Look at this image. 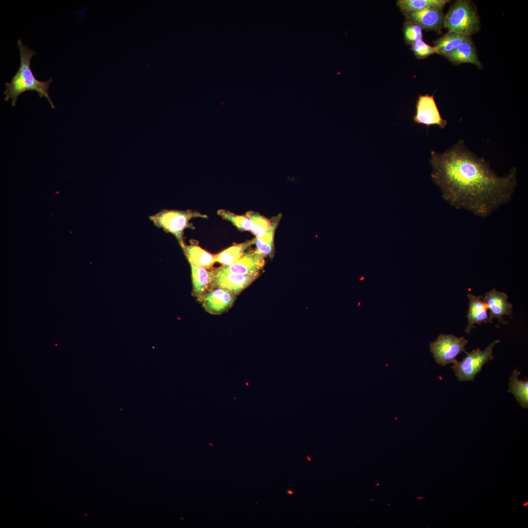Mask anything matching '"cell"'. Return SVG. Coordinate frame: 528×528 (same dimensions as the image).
Returning a JSON list of instances; mask_svg holds the SVG:
<instances>
[{
    "mask_svg": "<svg viewBox=\"0 0 528 528\" xmlns=\"http://www.w3.org/2000/svg\"><path fill=\"white\" fill-rule=\"evenodd\" d=\"M282 215H278L271 220V224L268 230L262 237L256 238L255 243L257 250L264 257L272 258L274 254V237L276 229L279 223Z\"/></svg>",
    "mask_w": 528,
    "mask_h": 528,
    "instance_id": "obj_16",
    "label": "cell"
},
{
    "mask_svg": "<svg viewBox=\"0 0 528 528\" xmlns=\"http://www.w3.org/2000/svg\"><path fill=\"white\" fill-rule=\"evenodd\" d=\"M468 342L463 337L440 334L435 341L431 343L430 349L436 362L445 366L458 361V355L465 352V346Z\"/></svg>",
    "mask_w": 528,
    "mask_h": 528,
    "instance_id": "obj_6",
    "label": "cell"
},
{
    "mask_svg": "<svg viewBox=\"0 0 528 528\" xmlns=\"http://www.w3.org/2000/svg\"><path fill=\"white\" fill-rule=\"evenodd\" d=\"M432 179L444 200L455 209L486 218L512 198L517 185L516 167L504 176L459 140L442 153L431 152Z\"/></svg>",
    "mask_w": 528,
    "mask_h": 528,
    "instance_id": "obj_1",
    "label": "cell"
},
{
    "mask_svg": "<svg viewBox=\"0 0 528 528\" xmlns=\"http://www.w3.org/2000/svg\"><path fill=\"white\" fill-rule=\"evenodd\" d=\"M422 28L418 24L412 22L407 21L403 28L404 36L407 44L414 43L422 40Z\"/></svg>",
    "mask_w": 528,
    "mask_h": 528,
    "instance_id": "obj_24",
    "label": "cell"
},
{
    "mask_svg": "<svg viewBox=\"0 0 528 528\" xmlns=\"http://www.w3.org/2000/svg\"><path fill=\"white\" fill-rule=\"evenodd\" d=\"M307 460H308V461H311V460H310V458H309V456L308 455V456H307Z\"/></svg>",
    "mask_w": 528,
    "mask_h": 528,
    "instance_id": "obj_27",
    "label": "cell"
},
{
    "mask_svg": "<svg viewBox=\"0 0 528 528\" xmlns=\"http://www.w3.org/2000/svg\"><path fill=\"white\" fill-rule=\"evenodd\" d=\"M245 215L252 221V227L251 231L256 238L263 236L271 226V220L258 213L250 211L247 212Z\"/></svg>",
    "mask_w": 528,
    "mask_h": 528,
    "instance_id": "obj_22",
    "label": "cell"
},
{
    "mask_svg": "<svg viewBox=\"0 0 528 528\" xmlns=\"http://www.w3.org/2000/svg\"><path fill=\"white\" fill-rule=\"evenodd\" d=\"M189 262L204 267L210 268L217 262L216 255H213L201 248L196 242L185 244L182 248Z\"/></svg>",
    "mask_w": 528,
    "mask_h": 528,
    "instance_id": "obj_15",
    "label": "cell"
},
{
    "mask_svg": "<svg viewBox=\"0 0 528 528\" xmlns=\"http://www.w3.org/2000/svg\"><path fill=\"white\" fill-rule=\"evenodd\" d=\"M446 0H399L397 5L404 15L429 7L442 9L448 2Z\"/></svg>",
    "mask_w": 528,
    "mask_h": 528,
    "instance_id": "obj_21",
    "label": "cell"
},
{
    "mask_svg": "<svg viewBox=\"0 0 528 528\" xmlns=\"http://www.w3.org/2000/svg\"><path fill=\"white\" fill-rule=\"evenodd\" d=\"M469 40L468 36L454 31H449L435 42L438 53L445 56Z\"/></svg>",
    "mask_w": 528,
    "mask_h": 528,
    "instance_id": "obj_18",
    "label": "cell"
},
{
    "mask_svg": "<svg viewBox=\"0 0 528 528\" xmlns=\"http://www.w3.org/2000/svg\"><path fill=\"white\" fill-rule=\"evenodd\" d=\"M499 342V340L494 341L484 351L478 348L470 352L465 351V356L461 361H458L451 366L458 380L473 381L477 374L481 372L483 365L493 359V349Z\"/></svg>",
    "mask_w": 528,
    "mask_h": 528,
    "instance_id": "obj_5",
    "label": "cell"
},
{
    "mask_svg": "<svg viewBox=\"0 0 528 528\" xmlns=\"http://www.w3.org/2000/svg\"><path fill=\"white\" fill-rule=\"evenodd\" d=\"M467 296L469 303L467 315L468 325L465 331L469 333L475 328V324L481 325L482 323L492 322L490 320L487 305L483 301V295L475 296L468 293Z\"/></svg>",
    "mask_w": 528,
    "mask_h": 528,
    "instance_id": "obj_12",
    "label": "cell"
},
{
    "mask_svg": "<svg viewBox=\"0 0 528 528\" xmlns=\"http://www.w3.org/2000/svg\"><path fill=\"white\" fill-rule=\"evenodd\" d=\"M446 57L454 63H469L478 66H481L474 47L469 40L460 44Z\"/></svg>",
    "mask_w": 528,
    "mask_h": 528,
    "instance_id": "obj_19",
    "label": "cell"
},
{
    "mask_svg": "<svg viewBox=\"0 0 528 528\" xmlns=\"http://www.w3.org/2000/svg\"><path fill=\"white\" fill-rule=\"evenodd\" d=\"M17 45L20 54V66L11 82L5 84L6 89L3 92L4 100L8 101L11 99V105L15 106L19 96L22 93L28 90H34L38 92L40 98L44 97L51 108L54 109L55 106L48 93L52 78L43 82L37 79L30 68L31 59L36 52L24 45L20 39H18Z\"/></svg>",
    "mask_w": 528,
    "mask_h": 528,
    "instance_id": "obj_2",
    "label": "cell"
},
{
    "mask_svg": "<svg viewBox=\"0 0 528 528\" xmlns=\"http://www.w3.org/2000/svg\"><path fill=\"white\" fill-rule=\"evenodd\" d=\"M483 301L489 310V316L491 321L493 318H497L498 326L501 322L504 325L507 324L503 319V316L506 315L511 317L513 314V305L508 301L506 294L493 289L485 293L483 297Z\"/></svg>",
    "mask_w": 528,
    "mask_h": 528,
    "instance_id": "obj_11",
    "label": "cell"
},
{
    "mask_svg": "<svg viewBox=\"0 0 528 528\" xmlns=\"http://www.w3.org/2000/svg\"><path fill=\"white\" fill-rule=\"evenodd\" d=\"M422 498H423V497H420V498H418L417 499H422Z\"/></svg>",
    "mask_w": 528,
    "mask_h": 528,
    "instance_id": "obj_29",
    "label": "cell"
},
{
    "mask_svg": "<svg viewBox=\"0 0 528 528\" xmlns=\"http://www.w3.org/2000/svg\"><path fill=\"white\" fill-rule=\"evenodd\" d=\"M412 50L418 58H424L434 54L438 53L436 48L431 46L422 40L412 44Z\"/></svg>",
    "mask_w": 528,
    "mask_h": 528,
    "instance_id": "obj_25",
    "label": "cell"
},
{
    "mask_svg": "<svg viewBox=\"0 0 528 528\" xmlns=\"http://www.w3.org/2000/svg\"><path fill=\"white\" fill-rule=\"evenodd\" d=\"M218 214L223 219L232 222L239 229L242 231H251L252 221L246 215H237L228 210L223 209L218 210Z\"/></svg>",
    "mask_w": 528,
    "mask_h": 528,
    "instance_id": "obj_23",
    "label": "cell"
},
{
    "mask_svg": "<svg viewBox=\"0 0 528 528\" xmlns=\"http://www.w3.org/2000/svg\"><path fill=\"white\" fill-rule=\"evenodd\" d=\"M198 217L207 218V216L191 210L163 209L151 216L149 219L155 226L173 234L182 249L185 244L183 241L184 231L186 228L194 229L189 220Z\"/></svg>",
    "mask_w": 528,
    "mask_h": 528,
    "instance_id": "obj_3",
    "label": "cell"
},
{
    "mask_svg": "<svg viewBox=\"0 0 528 528\" xmlns=\"http://www.w3.org/2000/svg\"><path fill=\"white\" fill-rule=\"evenodd\" d=\"M415 123L426 126L438 125L443 129L447 121L443 119L434 98V95H420L417 101L416 113L413 116Z\"/></svg>",
    "mask_w": 528,
    "mask_h": 528,
    "instance_id": "obj_7",
    "label": "cell"
},
{
    "mask_svg": "<svg viewBox=\"0 0 528 528\" xmlns=\"http://www.w3.org/2000/svg\"><path fill=\"white\" fill-rule=\"evenodd\" d=\"M520 374L521 372L517 369L513 371L509 376L508 392L514 395L522 407L527 409L528 407V381L527 377L524 381L519 380L518 377Z\"/></svg>",
    "mask_w": 528,
    "mask_h": 528,
    "instance_id": "obj_17",
    "label": "cell"
},
{
    "mask_svg": "<svg viewBox=\"0 0 528 528\" xmlns=\"http://www.w3.org/2000/svg\"><path fill=\"white\" fill-rule=\"evenodd\" d=\"M189 263L191 269L192 293L198 299L210 289L213 280V270L208 271L204 267Z\"/></svg>",
    "mask_w": 528,
    "mask_h": 528,
    "instance_id": "obj_14",
    "label": "cell"
},
{
    "mask_svg": "<svg viewBox=\"0 0 528 528\" xmlns=\"http://www.w3.org/2000/svg\"><path fill=\"white\" fill-rule=\"evenodd\" d=\"M443 24L449 31L469 36L478 29L479 20L469 2L459 0L445 16Z\"/></svg>",
    "mask_w": 528,
    "mask_h": 528,
    "instance_id": "obj_4",
    "label": "cell"
},
{
    "mask_svg": "<svg viewBox=\"0 0 528 528\" xmlns=\"http://www.w3.org/2000/svg\"><path fill=\"white\" fill-rule=\"evenodd\" d=\"M212 270L213 280L209 290L223 288L233 291L236 295L240 294L257 278L229 272L222 266Z\"/></svg>",
    "mask_w": 528,
    "mask_h": 528,
    "instance_id": "obj_8",
    "label": "cell"
},
{
    "mask_svg": "<svg viewBox=\"0 0 528 528\" xmlns=\"http://www.w3.org/2000/svg\"><path fill=\"white\" fill-rule=\"evenodd\" d=\"M528 502H526V503H525L523 505V506H528Z\"/></svg>",
    "mask_w": 528,
    "mask_h": 528,
    "instance_id": "obj_28",
    "label": "cell"
},
{
    "mask_svg": "<svg viewBox=\"0 0 528 528\" xmlns=\"http://www.w3.org/2000/svg\"><path fill=\"white\" fill-rule=\"evenodd\" d=\"M255 243V239L233 245L228 248L216 255V262L222 266L230 265L238 260L246 249Z\"/></svg>",
    "mask_w": 528,
    "mask_h": 528,
    "instance_id": "obj_20",
    "label": "cell"
},
{
    "mask_svg": "<svg viewBox=\"0 0 528 528\" xmlns=\"http://www.w3.org/2000/svg\"><path fill=\"white\" fill-rule=\"evenodd\" d=\"M405 15L408 21L416 23L422 28L431 29L440 28L443 20L441 9L436 7L426 8Z\"/></svg>",
    "mask_w": 528,
    "mask_h": 528,
    "instance_id": "obj_13",
    "label": "cell"
},
{
    "mask_svg": "<svg viewBox=\"0 0 528 528\" xmlns=\"http://www.w3.org/2000/svg\"><path fill=\"white\" fill-rule=\"evenodd\" d=\"M264 257L257 250H249L244 252L233 264L222 266L226 270L232 273L258 277L264 265Z\"/></svg>",
    "mask_w": 528,
    "mask_h": 528,
    "instance_id": "obj_10",
    "label": "cell"
},
{
    "mask_svg": "<svg viewBox=\"0 0 528 528\" xmlns=\"http://www.w3.org/2000/svg\"><path fill=\"white\" fill-rule=\"evenodd\" d=\"M236 295L223 288L210 289L198 298L206 311L212 314H220L228 311L233 305Z\"/></svg>",
    "mask_w": 528,
    "mask_h": 528,
    "instance_id": "obj_9",
    "label": "cell"
},
{
    "mask_svg": "<svg viewBox=\"0 0 528 528\" xmlns=\"http://www.w3.org/2000/svg\"><path fill=\"white\" fill-rule=\"evenodd\" d=\"M286 493L288 494H291V495H292V494H294V492L291 490H286Z\"/></svg>",
    "mask_w": 528,
    "mask_h": 528,
    "instance_id": "obj_26",
    "label": "cell"
}]
</instances>
